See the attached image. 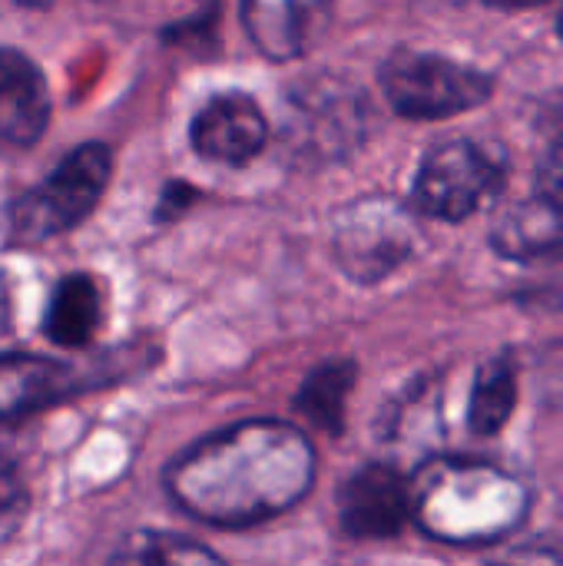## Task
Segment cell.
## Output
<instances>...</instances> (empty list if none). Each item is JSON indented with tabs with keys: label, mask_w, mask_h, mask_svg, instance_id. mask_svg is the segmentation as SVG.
<instances>
[{
	"label": "cell",
	"mask_w": 563,
	"mask_h": 566,
	"mask_svg": "<svg viewBox=\"0 0 563 566\" xmlns=\"http://www.w3.org/2000/svg\"><path fill=\"white\" fill-rule=\"evenodd\" d=\"M315 481V451L285 421H242L192 444L169 471V497L202 524L249 527L295 507Z\"/></svg>",
	"instance_id": "1"
},
{
	"label": "cell",
	"mask_w": 563,
	"mask_h": 566,
	"mask_svg": "<svg viewBox=\"0 0 563 566\" xmlns=\"http://www.w3.org/2000/svg\"><path fill=\"white\" fill-rule=\"evenodd\" d=\"M528 488L488 461H431L411 484V517L441 544H494L521 527Z\"/></svg>",
	"instance_id": "2"
},
{
	"label": "cell",
	"mask_w": 563,
	"mask_h": 566,
	"mask_svg": "<svg viewBox=\"0 0 563 566\" xmlns=\"http://www.w3.org/2000/svg\"><path fill=\"white\" fill-rule=\"evenodd\" d=\"M110 149L103 143L76 146L37 189L20 196L10 209V232L17 242H46L80 226L100 202L110 182Z\"/></svg>",
	"instance_id": "3"
},
{
	"label": "cell",
	"mask_w": 563,
	"mask_h": 566,
	"mask_svg": "<svg viewBox=\"0 0 563 566\" xmlns=\"http://www.w3.org/2000/svg\"><path fill=\"white\" fill-rule=\"evenodd\" d=\"M388 103L408 119H448L491 99L494 80L468 63L441 53L402 50L382 66Z\"/></svg>",
	"instance_id": "4"
},
{
	"label": "cell",
	"mask_w": 563,
	"mask_h": 566,
	"mask_svg": "<svg viewBox=\"0 0 563 566\" xmlns=\"http://www.w3.org/2000/svg\"><path fill=\"white\" fill-rule=\"evenodd\" d=\"M418 229L408 209L385 196H368L342 209L335 226V255L358 282L392 275L415 252Z\"/></svg>",
	"instance_id": "5"
},
{
	"label": "cell",
	"mask_w": 563,
	"mask_h": 566,
	"mask_svg": "<svg viewBox=\"0 0 563 566\" xmlns=\"http://www.w3.org/2000/svg\"><path fill=\"white\" fill-rule=\"evenodd\" d=\"M498 179L501 166L484 146L471 139H448L421 159L415 176V206L431 219L461 222L491 199Z\"/></svg>",
	"instance_id": "6"
},
{
	"label": "cell",
	"mask_w": 563,
	"mask_h": 566,
	"mask_svg": "<svg viewBox=\"0 0 563 566\" xmlns=\"http://www.w3.org/2000/svg\"><path fill=\"white\" fill-rule=\"evenodd\" d=\"M338 514L355 541H388L411 517V484L388 464H368L345 481Z\"/></svg>",
	"instance_id": "7"
},
{
	"label": "cell",
	"mask_w": 563,
	"mask_h": 566,
	"mask_svg": "<svg viewBox=\"0 0 563 566\" xmlns=\"http://www.w3.org/2000/svg\"><path fill=\"white\" fill-rule=\"evenodd\" d=\"M192 149L212 163H249L265 146V116L256 99L242 93H222L209 99L189 129Z\"/></svg>",
	"instance_id": "8"
},
{
	"label": "cell",
	"mask_w": 563,
	"mask_h": 566,
	"mask_svg": "<svg viewBox=\"0 0 563 566\" xmlns=\"http://www.w3.org/2000/svg\"><path fill=\"white\" fill-rule=\"evenodd\" d=\"M50 123V90L40 66L10 46H0V136L13 146H33Z\"/></svg>",
	"instance_id": "9"
},
{
	"label": "cell",
	"mask_w": 563,
	"mask_h": 566,
	"mask_svg": "<svg viewBox=\"0 0 563 566\" xmlns=\"http://www.w3.org/2000/svg\"><path fill=\"white\" fill-rule=\"evenodd\" d=\"M83 391V371L37 355L0 358V421L40 411Z\"/></svg>",
	"instance_id": "10"
},
{
	"label": "cell",
	"mask_w": 563,
	"mask_h": 566,
	"mask_svg": "<svg viewBox=\"0 0 563 566\" xmlns=\"http://www.w3.org/2000/svg\"><path fill=\"white\" fill-rule=\"evenodd\" d=\"M329 0H242L252 43L269 60H295L315 43Z\"/></svg>",
	"instance_id": "11"
},
{
	"label": "cell",
	"mask_w": 563,
	"mask_h": 566,
	"mask_svg": "<svg viewBox=\"0 0 563 566\" xmlns=\"http://www.w3.org/2000/svg\"><path fill=\"white\" fill-rule=\"evenodd\" d=\"M491 245L514 262L563 255V199L541 192L508 206L491 226Z\"/></svg>",
	"instance_id": "12"
},
{
	"label": "cell",
	"mask_w": 563,
	"mask_h": 566,
	"mask_svg": "<svg viewBox=\"0 0 563 566\" xmlns=\"http://www.w3.org/2000/svg\"><path fill=\"white\" fill-rule=\"evenodd\" d=\"M100 325V289L90 275H66L46 308V335L60 348H80L93 338Z\"/></svg>",
	"instance_id": "13"
},
{
	"label": "cell",
	"mask_w": 563,
	"mask_h": 566,
	"mask_svg": "<svg viewBox=\"0 0 563 566\" xmlns=\"http://www.w3.org/2000/svg\"><path fill=\"white\" fill-rule=\"evenodd\" d=\"M518 408V368L508 355L488 358L471 388L468 424L481 438H494L504 431Z\"/></svg>",
	"instance_id": "14"
},
{
	"label": "cell",
	"mask_w": 563,
	"mask_h": 566,
	"mask_svg": "<svg viewBox=\"0 0 563 566\" xmlns=\"http://www.w3.org/2000/svg\"><path fill=\"white\" fill-rule=\"evenodd\" d=\"M302 116L309 123V146H335L345 149L362 133V106L358 93L348 86H319L312 90V99L302 103Z\"/></svg>",
	"instance_id": "15"
},
{
	"label": "cell",
	"mask_w": 563,
	"mask_h": 566,
	"mask_svg": "<svg viewBox=\"0 0 563 566\" xmlns=\"http://www.w3.org/2000/svg\"><path fill=\"white\" fill-rule=\"evenodd\" d=\"M355 375H358L355 361L348 358H332L319 365L299 391V411L309 415L329 434H342L345 401H348V391L355 388Z\"/></svg>",
	"instance_id": "16"
},
{
	"label": "cell",
	"mask_w": 563,
	"mask_h": 566,
	"mask_svg": "<svg viewBox=\"0 0 563 566\" xmlns=\"http://www.w3.org/2000/svg\"><path fill=\"white\" fill-rule=\"evenodd\" d=\"M113 560H123V564H219V557L206 547H196L183 537H173V534H139V537H129L116 554Z\"/></svg>",
	"instance_id": "17"
},
{
	"label": "cell",
	"mask_w": 563,
	"mask_h": 566,
	"mask_svg": "<svg viewBox=\"0 0 563 566\" xmlns=\"http://www.w3.org/2000/svg\"><path fill=\"white\" fill-rule=\"evenodd\" d=\"M392 438L402 444H415V448H428L438 438V398L431 385L415 388L405 398V405H398Z\"/></svg>",
	"instance_id": "18"
},
{
	"label": "cell",
	"mask_w": 563,
	"mask_h": 566,
	"mask_svg": "<svg viewBox=\"0 0 563 566\" xmlns=\"http://www.w3.org/2000/svg\"><path fill=\"white\" fill-rule=\"evenodd\" d=\"M541 186H544V192L563 199V136L551 146V153L541 166Z\"/></svg>",
	"instance_id": "19"
},
{
	"label": "cell",
	"mask_w": 563,
	"mask_h": 566,
	"mask_svg": "<svg viewBox=\"0 0 563 566\" xmlns=\"http://www.w3.org/2000/svg\"><path fill=\"white\" fill-rule=\"evenodd\" d=\"M10 322H13V298H10V282H7V275L0 272V335L10 332Z\"/></svg>",
	"instance_id": "20"
},
{
	"label": "cell",
	"mask_w": 563,
	"mask_h": 566,
	"mask_svg": "<svg viewBox=\"0 0 563 566\" xmlns=\"http://www.w3.org/2000/svg\"><path fill=\"white\" fill-rule=\"evenodd\" d=\"M491 7H501V10H531V7H541L548 0H488Z\"/></svg>",
	"instance_id": "21"
},
{
	"label": "cell",
	"mask_w": 563,
	"mask_h": 566,
	"mask_svg": "<svg viewBox=\"0 0 563 566\" xmlns=\"http://www.w3.org/2000/svg\"><path fill=\"white\" fill-rule=\"evenodd\" d=\"M557 27H561V36H563V13H561V20H557Z\"/></svg>",
	"instance_id": "22"
}]
</instances>
